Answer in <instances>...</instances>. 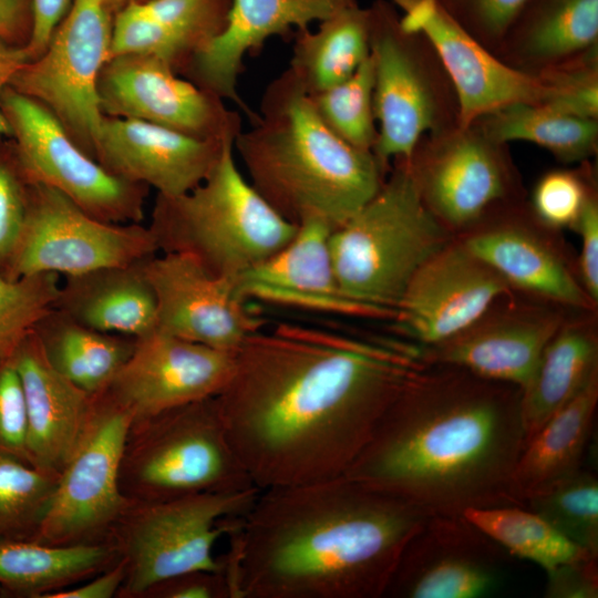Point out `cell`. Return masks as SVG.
I'll use <instances>...</instances> for the list:
<instances>
[{"mask_svg": "<svg viewBox=\"0 0 598 598\" xmlns=\"http://www.w3.org/2000/svg\"><path fill=\"white\" fill-rule=\"evenodd\" d=\"M423 370L391 341L281 323L244 342L215 402L252 484L290 486L343 475Z\"/></svg>", "mask_w": 598, "mask_h": 598, "instance_id": "obj_1", "label": "cell"}, {"mask_svg": "<svg viewBox=\"0 0 598 598\" xmlns=\"http://www.w3.org/2000/svg\"><path fill=\"white\" fill-rule=\"evenodd\" d=\"M431 516L346 475L261 489L221 561L234 598H381Z\"/></svg>", "mask_w": 598, "mask_h": 598, "instance_id": "obj_2", "label": "cell"}, {"mask_svg": "<svg viewBox=\"0 0 598 598\" xmlns=\"http://www.w3.org/2000/svg\"><path fill=\"white\" fill-rule=\"evenodd\" d=\"M520 395L460 368L424 369L343 475L432 516L522 506L511 491L526 444Z\"/></svg>", "mask_w": 598, "mask_h": 598, "instance_id": "obj_3", "label": "cell"}, {"mask_svg": "<svg viewBox=\"0 0 598 598\" xmlns=\"http://www.w3.org/2000/svg\"><path fill=\"white\" fill-rule=\"evenodd\" d=\"M234 152L255 190L295 225L320 219L336 229L378 192L390 171L373 152L351 146L321 121L288 68L265 89Z\"/></svg>", "mask_w": 598, "mask_h": 598, "instance_id": "obj_4", "label": "cell"}, {"mask_svg": "<svg viewBox=\"0 0 598 598\" xmlns=\"http://www.w3.org/2000/svg\"><path fill=\"white\" fill-rule=\"evenodd\" d=\"M148 228L158 252L192 256L212 275L236 281L285 246L297 225L255 190L231 142L196 187L176 196L156 194Z\"/></svg>", "mask_w": 598, "mask_h": 598, "instance_id": "obj_5", "label": "cell"}, {"mask_svg": "<svg viewBox=\"0 0 598 598\" xmlns=\"http://www.w3.org/2000/svg\"><path fill=\"white\" fill-rule=\"evenodd\" d=\"M392 163L378 192L332 230L330 251L344 298L396 316L413 275L453 238L424 204L408 159Z\"/></svg>", "mask_w": 598, "mask_h": 598, "instance_id": "obj_6", "label": "cell"}, {"mask_svg": "<svg viewBox=\"0 0 598 598\" xmlns=\"http://www.w3.org/2000/svg\"><path fill=\"white\" fill-rule=\"evenodd\" d=\"M118 485L125 498L143 503L256 487L228 441L215 396L132 421Z\"/></svg>", "mask_w": 598, "mask_h": 598, "instance_id": "obj_7", "label": "cell"}, {"mask_svg": "<svg viewBox=\"0 0 598 598\" xmlns=\"http://www.w3.org/2000/svg\"><path fill=\"white\" fill-rule=\"evenodd\" d=\"M368 8L378 126L372 152L389 171L393 159L410 158L424 135L460 124V106L454 85L429 40L404 28L390 2L374 0Z\"/></svg>", "mask_w": 598, "mask_h": 598, "instance_id": "obj_8", "label": "cell"}, {"mask_svg": "<svg viewBox=\"0 0 598 598\" xmlns=\"http://www.w3.org/2000/svg\"><path fill=\"white\" fill-rule=\"evenodd\" d=\"M260 489L130 502L110 540L125 563L116 598H142L155 584L187 571L223 568L216 542L233 532Z\"/></svg>", "mask_w": 598, "mask_h": 598, "instance_id": "obj_9", "label": "cell"}, {"mask_svg": "<svg viewBox=\"0 0 598 598\" xmlns=\"http://www.w3.org/2000/svg\"><path fill=\"white\" fill-rule=\"evenodd\" d=\"M19 163L31 183L52 187L107 223H142L148 187L118 178L86 154L42 103L7 85L0 96Z\"/></svg>", "mask_w": 598, "mask_h": 598, "instance_id": "obj_10", "label": "cell"}, {"mask_svg": "<svg viewBox=\"0 0 598 598\" xmlns=\"http://www.w3.org/2000/svg\"><path fill=\"white\" fill-rule=\"evenodd\" d=\"M132 414L106 391L93 395L79 441L59 474L53 503L35 538L54 546L111 542L130 502L118 485Z\"/></svg>", "mask_w": 598, "mask_h": 598, "instance_id": "obj_11", "label": "cell"}, {"mask_svg": "<svg viewBox=\"0 0 598 598\" xmlns=\"http://www.w3.org/2000/svg\"><path fill=\"white\" fill-rule=\"evenodd\" d=\"M111 12L103 0H72L44 52L8 84L47 106L93 158L104 116L97 81L111 55Z\"/></svg>", "mask_w": 598, "mask_h": 598, "instance_id": "obj_12", "label": "cell"}, {"mask_svg": "<svg viewBox=\"0 0 598 598\" xmlns=\"http://www.w3.org/2000/svg\"><path fill=\"white\" fill-rule=\"evenodd\" d=\"M408 162L424 204L451 231L470 230L519 195L507 144L476 123L424 135Z\"/></svg>", "mask_w": 598, "mask_h": 598, "instance_id": "obj_13", "label": "cell"}, {"mask_svg": "<svg viewBox=\"0 0 598 598\" xmlns=\"http://www.w3.org/2000/svg\"><path fill=\"white\" fill-rule=\"evenodd\" d=\"M156 254L148 226L100 220L56 189L31 183L25 224L8 278L43 272L65 277Z\"/></svg>", "mask_w": 598, "mask_h": 598, "instance_id": "obj_14", "label": "cell"}, {"mask_svg": "<svg viewBox=\"0 0 598 598\" xmlns=\"http://www.w3.org/2000/svg\"><path fill=\"white\" fill-rule=\"evenodd\" d=\"M97 95L105 116L145 121L197 138L235 141L243 130L238 111L155 56L110 58L99 76Z\"/></svg>", "mask_w": 598, "mask_h": 598, "instance_id": "obj_15", "label": "cell"}, {"mask_svg": "<svg viewBox=\"0 0 598 598\" xmlns=\"http://www.w3.org/2000/svg\"><path fill=\"white\" fill-rule=\"evenodd\" d=\"M144 270L156 299L157 331L236 353L264 327L234 280L212 275L192 256L158 252L144 260Z\"/></svg>", "mask_w": 598, "mask_h": 598, "instance_id": "obj_16", "label": "cell"}, {"mask_svg": "<svg viewBox=\"0 0 598 598\" xmlns=\"http://www.w3.org/2000/svg\"><path fill=\"white\" fill-rule=\"evenodd\" d=\"M505 550L462 515H433L409 540L383 597L472 598L494 592Z\"/></svg>", "mask_w": 598, "mask_h": 598, "instance_id": "obj_17", "label": "cell"}, {"mask_svg": "<svg viewBox=\"0 0 598 598\" xmlns=\"http://www.w3.org/2000/svg\"><path fill=\"white\" fill-rule=\"evenodd\" d=\"M509 288L462 240L452 239L413 275L396 317L409 337L432 347L472 326Z\"/></svg>", "mask_w": 598, "mask_h": 598, "instance_id": "obj_18", "label": "cell"}, {"mask_svg": "<svg viewBox=\"0 0 598 598\" xmlns=\"http://www.w3.org/2000/svg\"><path fill=\"white\" fill-rule=\"evenodd\" d=\"M234 365L235 353L155 330L137 339L132 355L104 391L134 421L216 396Z\"/></svg>", "mask_w": 598, "mask_h": 598, "instance_id": "obj_19", "label": "cell"}, {"mask_svg": "<svg viewBox=\"0 0 598 598\" xmlns=\"http://www.w3.org/2000/svg\"><path fill=\"white\" fill-rule=\"evenodd\" d=\"M401 16L404 28L421 32L447 72L460 106V124L516 102L542 103L546 90L539 79L498 60L435 0H385Z\"/></svg>", "mask_w": 598, "mask_h": 598, "instance_id": "obj_20", "label": "cell"}, {"mask_svg": "<svg viewBox=\"0 0 598 598\" xmlns=\"http://www.w3.org/2000/svg\"><path fill=\"white\" fill-rule=\"evenodd\" d=\"M203 140L145 121L103 116L94 158L124 181L176 196L209 174L226 144Z\"/></svg>", "mask_w": 598, "mask_h": 598, "instance_id": "obj_21", "label": "cell"}, {"mask_svg": "<svg viewBox=\"0 0 598 598\" xmlns=\"http://www.w3.org/2000/svg\"><path fill=\"white\" fill-rule=\"evenodd\" d=\"M357 0H231L223 31L199 49L183 69L195 84L230 101L249 122L257 116L238 92L248 53L276 35L308 29Z\"/></svg>", "mask_w": 598, "mask_h": 598, "instance_id": "obj_22", "label": "cell"}, {"mask_svg": "<svg viewBox=\"0 0 598 598\" xmlns=\"http://www.w3.org/2000/svg\"><path fill=\"white\" fill-rule=\"evenodd\" d=\"M565 318L557 309L515 306L489 309L458 334L430 347L427 360L520 389Z\"/></svg>", "mask_w": 598, "mask_h": 598, "instance_id": "obj_23", "label": "cell"}, {"mask_svg": "<svg viewBox=\"0 0 598 598\" xmlns=\"http://www.w3.org/2000/svg\"><path fill=\"white\" fill-rule=\"evenodd\" d=\"M333 228L309 219L297 225L292 238L275 254L239 277L238 292L248 301L307 303L360 316H389L388 311L344 298L339 289L330 251Z\"/></svg>", "mask_w": 598, "mask_h": 598, "instance_id": "obj_24", "label": "cell"}, {"mask_svg": "<svg viewBox=\"0 0 598 598\" xmlns=\"http://www.w3.org/2000/svg\"><path fill=\"white\" fill-rule=\"evenodd\" d=\"M12 363L23 392L29 462L60 473L79 441L93 395L49 364L34 332L19 347Z\"/></svg>", "mask_w": 598, "mask_h": 598, "instance_id": "obj_25", "label": "cell"}, {"mask_svg": "<svg viewBox=\"0 0 598 598\" xmlns=\"http://www.w3.org/2000/svg\"><path fill=\"white\" fill-rule=\"evenodd\" d=\"M515 207L511 218L468 231L461 240L509 287L556 305L585 310L594 308L595 302L564 258L537 230L523 223Z\"/></svg>", "mask_w": 598, "mask_h": 598, "instance_id": "obj_26", "label": "cell"}, {"mask_svg": "<svg viewBox=\"0 0 598 598\" xmlns=\"http://www.w3.org/2000/svg\"><path fill=\"white\" fill-rule=\"evenodd\" d=\"M144 260L63 277L54 308L97 331L136 339L150 334L157 309Z\"/></svg>", "mask_w": 598, "mask_h": 598, "instance_id": "obj_27", "label": "cell"}, {"mask_svg": "<svg viewBox=\"0 0 598 598\" xmlns=\"http://www.w3.org/2000/svg\"><path fill=\"white\" fill-rule=\"evenodd\" d=\"M598 44V0H527L494 53L536 75Z\"/></svg>", "mask_w": 598, "mask_h": 598, "instance_id": "obj_28", "label": "cell"}, {"mask_svg": "<svg viewBox=\"0 0 598 598\" xmlns=\"http://www.w3.org/2000/svg\"><path fill=\"white\" fill-rule=\"evenodd\" d=\"M598 403V372L526 442L512 477L525 499L582 468Z\"/></svg>", "mask_w": 598, "mask_h": 598, "instance_id": "obj_29", "label": "cell"}, {"mask_svg": "<svg viewBox=\"0 0 598 598\" xmlns=\"http://www.w3.org/2000/svg\"><path fill=\"white\" fill-rule=\"evenodd\" d=\"M120 558L112 542L54 546L0 539V596L47 598L101 574Z\"/></svg>", "mask_w": 598, "mask_h": 598, "instance_id": "obj_30", "label": "cell"}, {"mask_svg": "<svg viewBox=\"0 0 598 598\" xmlns=\"http://www.w3.org/2000/svg\"><path fill=\"white\" fill-rule=\"evenodd\" d=\"M598 372V337L587 321L563 322L522 390L526 442Z\"/></svg>", "mask_w": 598, "mask_h": 598, "instance_id": "obj_31", "label": "cell"}, {"mask_svg": "<svg viewBox=\"0 0 598 598\" xmlns=\"http://www.w3.org/2000/svg\"><path fill=\"white\" fill-rule=\"evenodd\" d=\"M33 332L49 364L90 395L110 385L137 341L89 328L56 308L39 321Z\"/></svg>", "mask_w": 598, "mask_h": 598, "instance_id": "obj_32", "label": "cell"}, {"mask_svg": "<svg viewBox=\"0 0 598 598\" xmlns=\"http://www.w3.org/2000/svg\"><path fill=\"white\" fill-rule=\"evenodd\" d=\"M370 55V13L358 1L309 28L296 31L288 69L309 95L352 75Z\"/></svg>", "mask_w": 598, "mask_h": 598, "instance_id": "obj_33", "label": "cell"}, {"mask_svg": "<svg viewBox=\"0 0 598 598\" xmlns=\"http://www.w3.org/2000/svg\"><path fill=\"white\" fill-rule=\"evenodd\" d=\"M473 123L494 141L534 143L566 164L587 162L598 148V120L565 114L542 103H511Z\"/></svg>", "mask_w": 598, "mask_h": 598, "instance_id": "obj_34", "label": "cell"}, {"mask_svg": "<svg viewBox=\"0 0 598 598\" xmlns=\"http://www.w3.org/2000/svg\"><path fill=\"white\" fill-rule=\"evenodd\" d=\"M463 515L509 555L533 561L545 571L595 556L524 506L467 508Z\"/></svg>", "mask_w": 598, "mask_h": 598, "instance_id": "obj_35", "label": "cell"}, {"mask_svg": "<svg viewBox=\"0 0 598 598\" xmlns=\"http://www.w3.org/2000/svg\"><path fill=\"white\" fill-rule=\"evenodd\" d=\"M59 474L0 454V539L35 540L53 503Z\"/></svg>", "mask_w": 598, "mask_h": 598, "instance_id": "obj_36", "label": "cell"}, {"mask_svg": "<svg viewBox=\"0 0 598 598\" xmlns=\"http://www.w3.org/2000/svg\"><path fill=\"white\" fill-rule=\"evenodd\" d=\"M524 507L566 538L598 556V480L584 467L528 496Z\"/></svg>", "mask_w": 598, "mask_h": 598, "instance_id": "obj_37", "label": "cell"}, {"mask_svg": "<svg viewBox=\"0 0 598 598\" xmlns=\"http://www.w3.org/2000/svg\"><path fill=\"white\" fill-rule=\"evenodd\" d=\"M374 66L371 55L344 81L309 95L321 121L341 140L373 151L378 126L373 106Z\"/></svg>", "mask_w": 598, "mask_h": 598, "instance_id": "obj_38", "label": "cell"}, {"mask_svg": "<svg viewBox=\"0 0 598 598\" xmlns=\"http://www.w3.org/2000/svg\"><path fill=\"white\" fill-rule=\"evenodd\" d=\"M61 277L43 272L19 278L0 275V364L12 361L39 321L54 308Z\"/></svg>", "mask_w": 598, "mask_h": 598, "instance_id": "obj_39", "label": "cell"}, {"mask_svg": "<svg viewBox=\"0 0 598 598\" xmlns=\"http://www.w3.org/2000/svg\"><path fill=\"white\" fill-rule=\"evenodd\" d=\"M197 50L198 45L190 37L157 21L138 2L126 3L114 16L110 58L123 54L155 56L178 70L185 68Z\"/></svg>", "mask_w": 598, "mask_h": 598, "instance_id": "obj_40", "label": "cell"}, {"mask_svg": "<svg viewBox=\"0 0 598 598\" xmlns=\"http://www.w3.org/2000/svg\"><path fill=\"white\" fill-rule=\"evenodd\" d=\"M546 93L542 104L598 120V44L536 74Z\"/></svg>", "mask_w": 598, "mask_h": 598, "instance_id": "obj_41", "label": "cell"}, {"mask_svg": "<svg viewBox=\"0 0 598 598\" xmlns=\"http://www.w3.org/2000/svg\"><path fill=\"white\" fill-rule=\"evenodd\" d=\"M594 189L592 174L585 169H553L536 183L530 213L550 229L575 228L581 210Z\"/></svg>", "mask_w": 598, "mask_h": 598, "instance_id": "obj_42", "label": "cell"}, {"mask_svg": "<svg viewBox=\"0 0 598 598\" xmlns=\"http://www.w3.org/2000/svg\"><path fill=\"white\" fill-rule=\"evenodd\" d=\"M0 137V275L8 277L25 224L31 182L13 143Z\"/></svg>", "mask_w": 598, "mask_h": 598, "instance_id": "obj_43", "label": "cell"}, {"mask_svg": "<svg viewBox=\"0 0 598 598\" xmlns=\"http://www.w3.org/2000/svg\"><path fill=\"white\" fill-rule=\"evenodd\" d=\"M493 54L527 0H435Z\"/></svg>", "mask_w": 598, "mask_h": 598, "instance_id": "obj_44", "label": "cell"}, {"mask_svg": "<svg viewBox=\"0 0 598 598\" xmlns=\"http://www.w3.org/2000/svg\"><path fill=\"white\" fill-rule=\"evenodd\" d=\"M0 454L30 463L23 392L12 361L0 364Z\"/></svg>", "mask_w": 598, "mask_h": 598, "instance_id": "obj_45", "label": "cell"}, {"mask_svg": "<svg viewBox=\"0 0 598 598\" xmlns=\"http://www.w3.org/2000/svg\"><path fill=\"white\" fill-rule=\"evenodd\" d=\"M142 598H234V592L223 567L169 577L147 589Z\"/></svg>", "mask_w": 598, "mask_h": 598, "instance_id": "obj_46", "label": "cell"}, {"mask_svg": "<svg viewBox=\"0 0 598 598\" xmlns=\"http://www.w3.org/2000/svg\"><path fill=\"white\" fill-rule=\"evenodd\" d=\"M544 596L547 598L598 597L597 557L588 556L546 570Z\"/></svg>", "mask_w": 598, "mask_h": 598, "instance_id": "obj_47", "label": "cell"}, {"mask_svg": "<svg viewBox=\"0 0 598 598\" xmlns=\"http://www.w3.org/2000/svg\"><path fill=\"white\" fill-rule=\"evenodd\" d=\"M575 229L580 235L579 281L596 303L598 300V202L596 192L587 199Z\"/></svg>", "mask_w": 598, "mask_h": 598, "instance_id": "obj_48", "label": "cell"}, {"mask_svg": "<svg viewBox=\"0 0 598 598\" xmlns=\"http://www.w3.org/2000/svg\"><path fill=\"white\" fill-rule=\"evenodd\" d=\"M72 0H31L32 27L24 48L29 61L39 58L65 13Z\"/></svg>", "mask_w": 598, "mask_h": 598, "instance_id": "obj_49", "label": "cell"}, {"mask_svg": "<svg viewBox=\"0 0 598 598\" xmlns=\"http://www.w3.org/2000/svg\"><path fill=\"white\" fill-rule=\"evenodd\" d=\"M125 578V563L122 558L101 574L53 594L47 598H114Z\"/></svg>", "mask_w": 598, "mask_h": 598, "instance_id": "obj_50", "label": "cell"}, {"mask_svg": "<svg viewBox=\"0 0 598 598\" xmlns=\"http://www.w3.org/2000/svg\"><path fill=\"white\" fill-rule=\"evenodd\" d=\"M30 11L27 0H0V39L24 45L31 33Z\"/></svg>", "mask_w": 598, "mask_h": 598, "instance_id": "obj_51", "label": "cell"}, {"mask_svg": "<svg viewBox=\"0 0 598 598\" xmlns=\"http://www.w3.org/2000/svg\"><path fill=\"white\" fill-rule=\"evenodd\" d=\"M29 61L24 45L0 39V96L13 74ZM10 127L0 105V137H9Z\"/></svg>", "mask_w": 598, "mask_h": 598, "instance_id": "obj_52", "label": "cell"}, {"mask_svg": "<svg viewBox=\"0 0 598 598\" xmlns=\"http://www.w3.org/2000/svg\"><path fill=\"white\" fill-rule=\"evenodd\" d=\"M107 8L112 11L113 9H120L121 7L125 6L128 2L135 1L141 2L145 0H103Z\"/></svg>", "mask_w": 598, "mask_h": 598, "instance_id": "obj_53", "label": "cell"}]
</instances>
